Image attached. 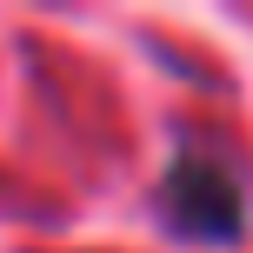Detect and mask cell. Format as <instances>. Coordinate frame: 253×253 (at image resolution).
Masks as SVG:
<instances>
[{
	"label": "cell",
	"instance_id": "6da1fadb",
	"mask_svg": "<svg viewBox=\"0 0 253 253\" xmlns=\"http://www.w3.org/2000/svg\"><path fill=\"white\" fill-rule=\"evenodd\" d=\"M160 207H167V227H173L180 240H193V247H233L247 233L240 180L220 160H207V153H180V160L167 167Z\"/></svg>",
	"mask_w": 253,
	"mask_h": 253
}]
</instances>
